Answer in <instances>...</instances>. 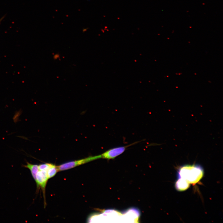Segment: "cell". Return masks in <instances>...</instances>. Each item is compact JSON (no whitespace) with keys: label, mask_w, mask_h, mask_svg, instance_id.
I'll use <instances>...</instances> for the list:
<instances>
[{"label":"cell","mask_w":223,"mask_h":223,"mask_svg":"<svg viewBox=\"0 0 223 223\" xmlns=\"http://www.w3.org/2000/svg\"><path fill=\"white\" fill-rule=\"evenodd\" d=\"M48 179L47 170H38L36 175L35 182L36 183L37 189L41 188L43 193L45 204V189Z\"/></svg>","instance_id":"3"},{"label":"cell","mask_w":223,"mask_h":223,"mask_svg":"<svg viewBox=\"0 0 223 223\" xmlns=\"http://www.w3.org/2000/svg\"><path fill=\"white\" fill-rule=\"evenodd\" d=\"M58 171H59L57 166L53 164L52 165L47 171L48 179L55 176Z\"/></svg>","instance_id":"6"},{"label":"cell","mask_w":223,"mask_h":223,"mask_svg":"<svg viewBox=\"0 0 223 223\" xmlns=\"http://www.w3.org/2000/svg\"><path fill=\"white\" fill-rule=\"evenodd\" d=\"M23 167L28 168L30 170L32 176L35 181L37 174L38 170V165L32 164L26 162V164L23 165Z\"/></svg>","instance_id":"5"},{"label":"cell","mask_w":223,"mask_h":223,"mask_svg":"<svg viewBox=\"0 0 223 223\" xmlns=\"http://www.w3.org/2000/svg\"><path fill=\"white\" fill-rule=\"evenodd\" d=\"M178 178H181L189 184L197 183L203 177V170L197 165H187L181 167L178 171Z\"/></svg>","instance_id":"1"},{"label":"cell","mask_w":223,"mask_h":223,"mask_svg":"<svg viewBox=\"0 0 223 223\" xmlns=\"http://www.w3.org/2000/svg\"><path fill=\"white\" fill-rule=\"evenodd\" d=\"M52 164H53L51 163H45L40 164L38 165V170L47 171Z\"/></svg>","instance_id":"7"},{"label":"cell","mask_w":223,"mask_h":223,"mask_svg":"<svg viewBox=\"0 0 223 223\" xmlns=\"http://www.w3.org/2000/svg\"><path fill=\"white\" fill-rule=\"evenodd\" d=\"M0 22H1V20H0Z\"/></svg>","instance_id":"8"},{"label":"cell","mask_w":223,"mask_h":223,"mask_svg":"<svg viewBox=\"0 0 223 223\" xmlns=\"http://www.w3.org/2000/svg\"><path fill=\"white\" fill-rule=\"evenodd\" d=\"M190 184L185 180L178 178L175 183L176 189L178 191H182L187 190L189 187Z\"/></svg>","instance_id":"4"},{"label":"cell","mask_w":223,"mask_h":223,"mask_svg":"<svg viewBox=\"0 0 223 223\" xmlns=\"http://www.w3.org/2000/svg\"><path fill=\"white\" fill-rule=\"evenodd\" d=\"M100 158H101L100 155L90 156L80 160L67 162L57 166V167L59 171L65 170Z\"/></svg>","instance_id":"2"}]
</instances>
